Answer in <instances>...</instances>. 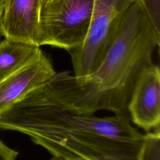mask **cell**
<instances>
[{"mask_svg": "<svg viewBox=\"0 0 160 160\" xmlns=\"http://www.w3.org/2000/svg\"><path fill=\"white\" fill-rule=\"evenodd\" d=\"M0 129L24 134L64 160H138L143 139L129 118L69 112L41 86L0 114Z\"/></svg>", "mask_w": 160, "mask_h": 160, "instance_id": "cell-1", "label": "cell"}, {"mask_svg": "<svg viewBox=\"0 0 160 160\" xmlns=\"http://www.w3.org/2000/svg\"><path fill=\"white\" fill-rule=\"evenodd\" d=\"M159 44L160 34L137 0L126 12L111 46L93 72L79 78L68 71L56 72L42 88L69 112L94 114L104 110L129 118L128 106L134 88L142 72L153 64Z\"/></svg>", "mask_w": 160, "mask_h": 160, "instance_id": "cell-2", "label": "cell"}, {"mask_svg": "<svg viewBox=\"0 0 160 160\" xmlns=\"http://www.w3.org/2000/svg\"><path fill=\"white\" fill-rule=\"evenodd\" d=\"M137 0H94L88 32L82 44L69 51L74 76H87L101 64L111 46L122 18Z\"/></svg>", "mask_w": 160, "mask_h": 160, "instance_id": "cell-3", "label": "cell"}, {"mask_svg": "<svg viewBox=\"0 0 160 160\" xmlns=\"http://www.w3.org/2000/svg\"><path fill=\"white\" fill-rule=\"evenodd\" d=\"M94 0H56L41 9V46L69 52L80 47L88 32Z\"/></svg>", "mask_w": 160, "mask_h": 160, "instance_id": "cell-4", "label": "cell"}, {"mask_svg": "<svg viewBox=\"0 0 160 160\" xmlns=\"http://www.w3.org/2000/svg\"><path fill=\"white\" fill-rule=\"evenodd\" d=\"M128 111L129 119L146 132L159 129L160 69L152 64L139 77L131 94Z\"/></svg>", "mask_w": 160, "mask_h": 160, "instance_id": "cell-5", "label": "cell"}, {"mask_svg": "<svg viewBox=\"0 0 160 160\" xmlns=\"http://www.w3.org/2000/svg\"><path fill=\"white\" fill-rule=\"evenodd\" d=\"M39 0H5L0 32L6 39L41 46Z\"/></svg>", "mask_w": 160, "mask_h": 160, "instance_id": "cell-6", "label": "cell"}, {"mask_svg": "<svg viewBox=\"0 0 160 160\" xmlns=\"http://www.w3.org/2000/svg\"><path fill=\"white\" fill-rule=\"evenodd\" d=\"M56 73L51 59L42 51L32 61L0 81V114Z\"/></svg>", "mask_w": 160, "mask_h": 160, "instance_id": "cell-7", "label": "cell"}, {"mask_svg": "<svg viewBox=\"0 0 160 160\" xmlns=\"http://www.w3.org/2000/svg\"><path fill=\"white\" fill-rule=\"evenodd\" d=\"M41 51L34 44L6 38L0 41V81L32 61Z\"/></svg>", "mask_w": 160, "mask_h": 160, "instance_id": "cell-8", "label": "cell"}, {"mask_svg": "<svg viewBox=\"0 0 160 160\" xmlns=\"http://www.w3.org/2000/svg\"><path fill=\"white\" fill-rule=\"evenodd\" d=\"M138 160H160V129L143 134Z\"/></svg>", "mask_w": 160, "mask_h": 160, "instance_id": "cell-9", "label": "cell"}, {"mask_svg": "<svg viewBox=\"0 0 160 160\" xmlns=\"http://www.w3.org/2000/svg\"><path fill=\"white\" fill-rule=\"evenodd\" d=\"M156 31L160 34V0H138Z\"/></svg>", "mask_w": 160, "mask_h": 160, "instance_id": "cell-10", "label": "cell"}, {"mask_svg": "<svg viewBox=\"0 0 160 160\" xmlns=\"http://www.w3.org/2000/svg\"><path fill=\"white\" fill-rule=\"evenodd\" d=\"M19 152L8 146L0 140V160H16Z\"/></svg>", "mask_w": 160, "mask_h": 160, "instance_id": "cell-11", "label": "cell"}, {"mask_svg": "<svg viewBox=\"0 0 160 160\" xmlns=\"http://www.w3.org/2000/svg\"><path fill=\"white\" fill-rule=\"evenodd\" d=\"M39 1H40V6H41V9L48 6V5L51 4V3L54 2L56 0H39Z\"/></svg>", "mask_w": 160, "mask_h": 160, "instance_id": "cell-12", "label": "cell"}, {"mask_svg": "<svg viewBox=\"0 0 160 160\" xmlns=\"http://www.w3.org/2000/svg\"><path fill=\"white\" fill-rule=\"evenodd\" d=\"M4 6H5V0H0V21L2 17Z\"/></svg>", "mask_w": 160, "mask_h": 160, "instance_id": "cell-13", "label": "cell"}, {"mask_svg": "<svg viewBox=\"0 0 160 160\" xmlns=\"http://www.w3.org/2000/svg\"><path fill=\"white\" fill-rule=\"evenodd\" d=\"M51 160H64L63 159L61 158H56V157H53Z\"/></svg>", "mask_w": 160, "mask_h": 160, "instance_id": "cell-14", "label": "cell"}, {"mask_svg": "<svg viewBox=\"0 0 160 160\" xmlns=\"http://www.w3.org/2000/svg\"><path fill=\"white\" fill-rule=\"evenodd\" d=\"M1 32H0V41H1Z\"/></svg>", "mask_w": 160, "mask_h": 160, "instance_id": "cell-15", "label": "cell"}]
</instances>
